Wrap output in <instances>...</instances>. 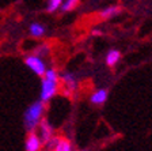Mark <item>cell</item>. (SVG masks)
Masks as SVG:
<instances>
[{
  "instance_id": "6da1fadb",
  "label": "cell",
  "mask_w": 152,
  "mask_h": 151,
  "mask_svg": "<svg viewBox=\"0 0 152 151\" xmlns=\"http://www.w3.org/2000/svg\"><path fill=\"white\" fill-rule=\"evenodd\" d=\"M60 90V75L54 68H48L46 72L41 78V91H39V99L42 102H49L54 98Z\"/></svg>"
},
{
  "instance_id": "7a4b0ae2",
  "label": "cell",
  "mask_w": 152,
  "mask_h": 151,
  "mask_svg": "<svg viewBox=\"0 0 152 151\" xmlns=\"http://www.w3.org/2000/svg\"><path fill=\"white\" fill-rule=\"evenodd\" d=\"M44 113L45 102H42L41 99L34 101L33 104L28 105L23 113V125H25V129L27 132H34L37 129L38 124L44 119Z\"/></svg>"
},
{
  "instance_id": "3957f363",
  "label": "cell",
  "mask_w": 152,
  "mask_h": 151,
  "mask_svg": "<svg viewBox=\"0 0 152 151\" xmlns=\"http://www.w3.org/2000/svg\"><path fill=\"white\" fill-rule=\"evenodd\" d=\"M25 64H26V67L34 74V75L39 76V78L44 76V74L46 72V69H48L44 57H42L41 55L35 53V52L25 57Z\"/></svg>"
},
{
  "instance_id": "277c9868",
  "label": "cell",
  "mask_w": 152,
  "mask_h": 151,
  "mask_svg": "<svg viewBox=\"0 0 152 151\" xmlns=\"http://www.w3.org/2000/svg\"><path fill=\"white\" fill-rule=\"evenodd\" d=\"M38 136H39V139H41L42 144H45V143L49 140V139L52 138V136L54 135V129L53 127H52V124L48 121V120H41V123L38 124Z\"/></svg>"
},
{
  "instance_id": "5b68a950",
  "label": "cell",
  "mask_w": 152,
  "mask_h": 151,
  "mask_svg": "<svg viewBox=\"0 0 152 151\" xmlns=\"http://www.w3.org/2000/svg\"><path fill=\"white\" fill-rule=\"evenodd\" d=\"M44 144H42L41 139L38 136V133L35 132H28L25 140V150L26 151H41Z\"/></svg>"
},
{
  "instance_id": "8992f818",
  "label": "cell",
  "mask_w": 152,
  "mask_h": 151,
  "mask_svg": "<svg viewBox=\"0 0 152 151\" xmlns=\"http://www.w3.org/2000/svg\"><path fill=\"white\" fill-rule=\"evenodd\" d=\"M60 80H63L65 88L68 90V94H71L77 88V79L72 72H63L60 75Z\"/></svg>"
},
{
  "instance_id": "52a82bcc",
  "label": "cell",
  "mask_w": 152,
  "mask_h": 151,
  "mask_svg": "<svg viewBox=\"0 0 152 151\" xmlns=\"http://www.w3.org/2000/svg\"><path fill=\"white\" fill-rule=\"evenodd\" d=\"M107 97H109V91L106 88H98V90H95L94 93L91 94L90 97V102L92 105H103L106 101H107Z\"/></svg>"
},
{
  "instance_id": "ba28073f",
  "label": "cell",
  "mask_w": 152,
  "mask_h": 151,
  "mask_svg": "<svg viewBox=\"0 0 152 151\" xmlns=\"http://www.w3.org/2000/svg\"><path fill=\"white\" fill-rule=\"evenodd\" d=\"M28 33L34 38H42L45 35V33H46V27L39 22H33L30 25V27H28Z\"/></svg>"
},
{
  "instance_id": "9c48e42d",
  "label": "cell",
  "mask_w": 152,
  "mask_h": 151,
  "mask_svg": "<svg viewBox=\"0 0 152 151\" xmlns=\"http://www.w3.org/2000/svg\"><path fill=\"white\" fill-rule=\"evenodd\" d=\"M120 60H121V52L117 49H110L107 52V55H106V64L109 67L117 66Z\"/></svg>"
},
{
  "instance_id": "30bf717a",
  "label": "cell",
  "mask_w": 152,
  "mask_h": 151,
  "mask_svg": "<svg viewBox=\"0 0 152 151\" xmlns=\"http://www.w3.org/2000/svg\"><path fill=\"white\" fill-rule=\"evenodd\" d=\"M121 14V7L120 6H110L106 7L101 11V18L102 19H111L113 16Z\"/></svg>"
},
{
  "instance_id": "8fae6325",
  "label": "cell",
  "mask_w": 152,
  "mask_h": 151,
  "mask_svg": "<svg viewBox=\"0 0 152 151\" xmlns=\"http://www.w3.org/2000/svg\"><path fill=\"white\" fill-rule=\"evenodd\" d=\"M52 151H73V148H72V144H71V142L68 139L60 138V142L57 143V146Z\"/></svg>"
},
{
  "instance_id": "7c38bea8",
  "label": "cell",
  "mask_w": 152,
  "mask_h": 151,
  "mask_svg": "<svg viewBox=\"0 0 152 151\" xmlns=\"http://www.w3.org/2000/svg\"><path fill=\"white\" fill-rule=\"evenodd\" d=\"M79 1L80 0H64L61 7H60V10L63 13H69V11H72V10L79 4Z\"/></svg>"
},
{
  "instance_id": "4fadbf2b",
  "label": "cell",
  "mask_w": 152,
  "mask_h": 151,
  "mask_svg": "<svg viewBox=\"0 0 152 151\" xmlns=\"http://www.w3.org/2000/svg\"><path fill=\"white\" fill-rule=\"evenodd\" d=\"M64 0H48L46 4V11L48 13H56L57 10H60L61 4H63Z\"/></svg>"
},
{
  "instance_id": "5bb4252c",
  "label": "cell",
  "mask_w": 152,
  "mask_h": 151,
  "mask_svg": "<svg viewBox=\"0 0 152 151\" xmlns=\"http://www.w3.org/2000/svg\"><path fill=\"white\" fill-rule=\"evenodd\" d=\"M58 142H60V136H54V135H53L50 139H49V140H48L46 143H45L44 146H45V148H46L48 151H52V150H53V148L57 146V143H58Z\"/></svg>"
},
{
  "instance_id": "9a60e30c",
  "label": "cell",
  "mask_w": 152,
  "mask_h": 151,
  "mask_svg": "<svg viewBox=\"0 0 152 151\" xmlns=\"http://www.w3.org/2000/svg\"><path fill=\"white\" fill-rule=\"evenodd\" d=\"M103 34V33L101 32V30H98V29H94V30H92V35H102Z\"/></svg>"
},
{
  "instance_id": "2e32d148",
  "label": "cell",
  "mask_w": 152,
  "mask_h": 151,
  "mask_svg": "<svg viewBox=\"0 0 152 151\" xmlns=\"http://www.w3.org/2000/svg\"><path fill=\"white\" fill-rule=\"evenodd\" d=\"M80 151H88V150H80Z\"/></svg>"
}]
</instances>
